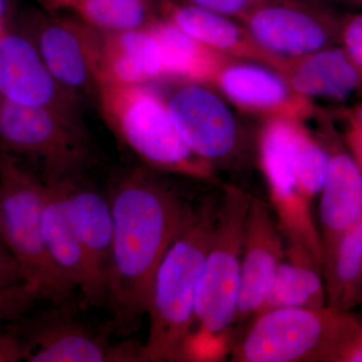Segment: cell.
I'll use <instances>...</instances> for the list:
<instances>
[{"label": "cell", "instance_id": "836d02e7", "mask_svg": "<svg viewBox=\"0 0 362 362\" xmlns=\"http://www.w3.org/2000/svg\"><path fill=\"white\" fill-rule=\"evenodd\" d=\"M13 13V0H0V21L8 23Z\"/></svg>", "mask_w": 362, "mask_h": 362}, {"label": "cell", "instance_id": "5b68a950", "mask_svg": "<svg viewBox=\"0 0 362 362\" xmlns=\"http://www.w3.org/2000/svg\"><path fill=\"white\" fill-rule=\"evenodd\" d=\"M351 311L279 308L261 312L233 337L232 362H335L354 324Z\"/></svg>", "mask_w": 362, "mask_h": 362}, {"label": "cell", "instance_id": "d6986e66", "mask_svg": "<svg viewBox=\"0 0 362 362\" xmlns=\"http://www.w3.org/2000/svg\"><path fill=\"white\" fill-rule=\"evenodd\" d=\"M326 306L322 267L304 245L285 240L284 257L258 313L271 309H321Z\"/></svg>", "mask_w": 362, "mask_h": 362}, {"label": "cell", "instance_id": "ffe728a7", "mask_svg": "<svg viewBox=\"0 0 362 362\" xmlns=\"http://www.w3.org/2000/svg\"><path fill=\"white\" fill-rule=\"evenodd\" d=\"M327 306L349 312L362 302V218L323 258Z\"/></svg>", "mask_w": 362, "mask_h": 362}, {"label": "cell", "instance_id": "1f68e13d", "mask_svg": "<svg viewBox=\"0 0 362 362\" xmlns=\"http://www.w3.org/2000/svg\"><path fill=\"white\" fill-rule=\"evenodd\" d=\"M189 2L190 4L209 9L214 13L233 16L249 8L252 0H189Z\"/></svg>", "mask_w": 362, "mask_h": 362}, {"label": "cell", "instance_id": "e0dca14e", "mask_svg": "<svg viewBox=\"0 0 362 362\" xmlns=\"http://www.w3.org/2000/svg\"><path fill=\"white\" fill-rule=\"evenodd\" d=\"M247 26L257 44L283 57L310 56L328 40L322 23L298 7H261L251 14Z\"/></svg>", "mask_w": 362, "mask_h": 362}, {"label": "cell", "instance_id": "d590c367", "mask_svg": "<svg viewBox=\"0 0 362 362\" xmlns=\"http://www.w3.org/2000/svg\"><path fill=\"white\" fill-rule=\"evenodd\" d=\"M7 28L6 23H4V21H0V35L4 32Z\"/></svg>", "mask_w": 362, "mask_h": 362}, {"label": "cell", "instance_id": "52a82bcc", "mask_svg": "<svg viewBox=\"0 0 362 362\" xmlns=\"http://www.w3.org/2000/svg\"><path fill=\"white\" fill-rule=\"evenodd\" d=\"M0 150L37 162L44 180L81 175L90 157L77 117L0 100Z\"/></svg>", "mask_w": 362, "mask_h": 362}, {"label": "cell", "instance_id": "e575fe53", "mask_svg": "<svg viewBox=\"0 0 362 362\" xmlns=\"http://www.w3.org/2000/svg\"><path fill=\"white\" fill-rule=\"evenodd\" d=\"M357 125H358V129H357V133L354 136V145H356L357 153H358L359 158H361L359 164L362 168V108L357 114Z\"/></svg>", "mask_w": 362, "mask_h": 362}, {"label": "cell", "instance_id": "7a4b0ae2", "mask_svg": "<svg viewBox=\"0 0 362 362\" xmlns=\"http://www.w3.org/2000/svg\"><path fill=\"white\" fill-rule=\"evenodd\" d=\"M220 199L194 204L154 276L147 315L149 328L141 361H185L195 303Z\"/></svg>", "mask_w": 362, "mask_h": 362}, {"label": "cell", "instance_id": "ac0fdd59", "mask_svg": "<svg viewBox=\"0 0 362 362\" xmlns=\"http://www.w3.org/2000/svg\"><path fill=\"white\" fill-rule=\"evenodd\" d=\"M100 33V83L146 85L165 76L160 47L148 28Z\"/></svg>", "mask_w": 362, "mask_h": 362}, {"label": "cell", "instance_id": "f1b7e54d", "mask_svg": "<svg viewBox=\"0 0 362 362\" xmlns=\"http://www.w3.org/2000/svg\"><path fill=\"white\" fill-rule=\"evenodd\" d=\"M335 362H362V319L356 316L345 337Z\"/></svg>", "mask_w": 362, "mask_h": 362}, {"label": "cell", "instance_id": "2e32d148", "mask_svg": "<svg viewBox=\"0 0 362 362\" xmlns=\"http://www.w3.org/2000/svg\"><path fill=\"white\" fill-rule=\"evenodd\" d=\"M329 154V169L320 192L318 213L323 258L343 233L362 218L361 164L344 151Z\"/></svg>", "mask_w": 362, "mask_h": 362}, {"label": "cell", "instance_id": "4dcf8cb0", "mask_svg": "<svg viewBox=\"0 0 362 362\" xmlns=\"http://www.w3.org/2000/svg\"><path fill=\"white\" fill-rule=\"evenodd\" d=\"M0 325V362L23 361V344L18 335L6 324V328Z\"/></svg>", "mask_w": 362, "mask_h": 362}, {"label": "cell", "instance_id": "603a6c76", "mask_svg": "<svg viewBox=\"0 0 362 362\" xmlns=\"http://www.w3.org/2000/svg\"><path fill=\"white\" fill-rule=\"evenodd\" d=\"M218 78L226 96L240 106L274 108L289 98V88L284 81L262 66H230L221 71Z\"/></svg>", "mask_w": 362, "mask_h": 362}, {"label": "cell", "instance_id": "7c38bea8", "mask_svg": "<svg viewBox=\"0 0 362 362\" xmlns=\"http://www.w3.org/2000/svg\"><path fill=\"white\" fill-rule=\"evenodd\" d=\"M284 254L285 240L273 209L252 197L245 223L233 337L263 306Z\"/></svg>", "mask_w": 362, "mask_h": 362}, {"label": "cell", "instance_id": "3957f363", "mask_svg": "<svg viewBox=\"0 0 362 362\" xmlns=\"http://www.w3.org/2000/svg\"><path fill=\"white\" fill-rule=\"evenodd\" d=\"M251 199L239 188L228 187L218 201L185 361H223L230 354L239 300L245 223Z\"/></svg>", "mask_w": 362, "mask_h": 362}, {"label": "cell", "instance_id": "74e56055", "mask_svg": "<svg viewBox=\"0 0 362 362\" xmlns=\"http://www.w3.org/2000/svg\"><path fill=\"white\" fill-rule=\"evenodd\" d=\"M1 99H2V98H1V97H0V100H1Z\"/></svg>", "mask_w": 362, "mask_h": 362}, {"label": "cell", "instance_id": "8fae6325", "mask_svg": "<svg viewBox=\"0 0 362 362\" xmlns=\"http://www.w3.org/2000/svg\"><path fill=\"white\" fill-rule=\"evenodd\" d=\"M164 101L183 140L209 166L238 153L242 141L239 126L214 90L190 81L178 85Z\"/></svg>", "mask_w": 362, "mask_h": 362}, {"label": "cell", "instance_id": "8992f818", "mask_svg": "<svg viewBox=\"0 0 362 362\" xmlns=\"http://www.w3.org/2000/svg\"><path fill=\"white\" fill-rule=\"evenodd\" d=\"M45 185L20 158L0 150V237L42 296L66 304L74 294L49 258L44 239Z\"/></svg>", "mask_w": 362, "mask_h": 362}, {"label": "cell", "instance_id": "6da1fadb", "mask_svg": "<svg viewBox=\"0 0 362 362\" xmlns=\"http://www.w3.org/2000/svg\"><path fill=\"white\" fill-rule=\"evenodd\" d=\"M107 195L114 243L106 305L112 329L130 334L147 314L157 269L194 204L146 165L119 176Z\"/></svg>", "mask_w": 362, "mask_h": 362}, {"label": "cell", "instance_id": "ba28073f", "mask_svg": "<svg viewBox=\"0 0 362 362\" xmlns=\"http://www.w3.org/2000/svg\"><path fill=\"white\" fill-rule=\"evenodd\" d=\"M54 305L8 323L23 344V361H141V345L130 341L112 345L106 333L66 312V304Z\"/></svg>", "mask_w": 362, "mask_h": 362}, {"label": "cell", "instance_id": "cb8c5ba5", "mask_svg": "<svg viewBox=\"0 0 362 362\" xmlns=\"http://www.w3.org/2000/svg\"><path fill=\"white\" fill-rule=\"evenodd\" d=\"M71 9L100 33L143 30L156 21L151 0H76Z\"/></svg>", "mask_w": 362, "mask_h": 362}, {"label": "cell", "instance_id": "9a60e30c", "mask_svg": "<svg viewBox=\"0 0 362 362\" xmlns=\"http://www.w3.org/2000/svg\"><path fill=\"white\" fill-rule=\"evenodd\" d=\"M66 178L44 180V239L52 264L74 291L84 295L89 283V272L84 252L71 213L69 180Z\"/></svg>", "mask_w": 362, "mask_h": 362}, {"label": "cell", "instance_id": "d4e9b609", "mask_svg": "<svg viewBox=\"0 0 362 362\" xmlns=\"http://www.w3.org/2000/svg\"><path fill=\"white\" fill-rule=\"evenodd\" d=\"M168 20L209 49H232L242 39V32L223 14L194 4H166Z\"/></svg>", "mask_w": 362, "mask_h": 362}, {"label": "cell", "instance_id": "30bf717a", "mask_svg": "<svg viewBox=\"0 0 362 362\" xmlns=\"http://www.w3.org/2000/svg\"><path fill=\"white\" fill-rule=\"evenodd\" d=\"M295 128L284 120L274 121L267 127L261 142L262 163L270 187L272 209L284 240L304 245L322 266V245L312 204L302 194L295 173Z\"/></svg>", "mask_w": 362, "mask_h": 362}, {"label": "cell", "instance_id": "83f0119b", "mask_svg": "<svg viewBox=\"0 0 362 362\" xmlns=\"http://www.w3.org/2000/svg\"><path fill=\"white\" fill-rule=\"evenodd\" d=\"M28 282L25 271L13 255L0 242V289Z\"/></svg>", "mask_w": 362, "mask_h": 362}, {"label": "cell", "instance_id": "277c9868", "mask_svg": "<svg viewBox=\"0 0 362 362\" xmlns=\"http://www.w3.org/2000/svg\"><path fill=\"white\" fill-rule=\"evenodd\" d=\"M97 99L112 131L145 165L201 180L211 176V166L188 147L165 101L148 84L101 82Z\"/></svg>", "mask_w": 362, "mask_h": 362}, {"label": "cell", "instance_id": "4fadbf2b", "mask_svg": "<svg viewBox=\"0 0 362 362\" xmlns=\"http://www.w3.org/2000/svg\"><path fill=\"white\" fill-rule=\"evenodd\" d=\"M0 97L80 118V100L52 77L33 40L8 28L0 35Z\"/></svg>", "mask_w": 362, "mask_h": 362}, {"label": "cell", "instance_id": "f546056e", "mask_svg": "<svg viewBox=\"0 0 362 362\" xmlns=\"http://www.w3.org/2000/svg\"><path fill=\"white\" fill-rule=\"evenodd\" d=\"M346 54L357 68L362 69V14L354 18L344 33Z\"/></svg>", "mask_w": 362, "mask_h": 362}, {"label": "cell", "instance_id": "484cf974", "mask_svg": "<svg viewBox=\"0 0 362 362\" xmlns=\"http://www.w3.org/2000/svg\"><path fill=\"white\" fill-rule=\"evenodd\" d=\"M293 159L298 185L307 201L320 194L329 169L330 154L303 131L295 128Z\"/></svg>", "mask_w": 362, "mask_h": 362}, {"label": "cell", "instance_id": "4316f807", "mask_svg": "<svg viewBox=\"0 0 362 362\" xmlns=\"http://www.w3.org/2000/svg\"><path fill=\"white\" fill-rule=\"evenodd\" d=\"M42 296L39 286L33 283L0 289V325L13 322L28 313Z\"/></svg>", "mask_w": 362, "mask_h": 362}, {"label": "cell", "instance_id": "44dd1931", "mask_svg": "<svg viewBox=\"0 0 362 362\" xmlns=\"http://www.w3.org/2000/svg\"><path fill=\"white\" fill-rule=\"evenodd\" d=\"M359 73L346 52L331 49L308 56L293 73L295 90L307 97L349 99L356 90Z\"/></svg>", "mask_w": 362, "mask_h": 362}, {"label": "cell", "instance_id": "5bb4252c", "mask_svg": "<svg viewBox=\"0 0 362 362\" xmlns=\"http://www.w3.org/2000/svg\"><path fill=\"white\" fill-rule=\"evenodd\" d=\"M69 202L89 272V283L83 298L94 306L106 305L114 243L113 214L108 195L78 175L69 180Z\"/></svg>", "mask_w": 362, "mask_h": 362}, {"label": "cell", "instance_id": "9c48e42d", "mask_svg": "<svg viewBox=\"0 0 362 362\" xmlns=\"http://www.w3.org/2000/svg\"><path fill=\"white\" fill-rule=\"evenodd\" d=\"M21 32L37 47L62 87L78 100L97 98L101 33L81 20L35 11L21 21Z\"/></svg>", "mask_w": 362, "mask_h": 362}, {"label": "cell", "instance_id": "d6a6232c", "mask_svg": "<svg viewBox=\"0 0 362 362\" xmlns=\"http://www.w3.org/2000/svg\"><path fill=\"white\" fill-rule=\"evenodd\" d=\"M44 7L45 11L54 13L59 9H71L76 0H37Z\"/></svg>", "mask_w": 362, "mask_h": 362}, {"label": "cell", "instance_id": "7402d4cb", "mask_svg": "<svg viewBox=\"0 0 362 362\" xmlns=\"http://www.w3.org/2000/svg\"><path fill=\"white\" fill-rule=\"evenodd\" d=\"M148 28L160 47L165 76L202 81L214 75L216 62L206 45L168 20H156Z\"/></svg>", "mask_w": 362, "mask_h": 362}, {"label": "cell", "instance_id": "8d00e7d4", "mask_svg": "<svg viewBox=\"0 0 362 362\" xmlns=\"http://www.w3.org/2000/svg\"><path fill=\"white\" fill-rule=\"evenodd\" d=\"M0 242H1V243H2V240H1V237H0Z\"/></svg>", "mask_w": 362, "mask_h": 362}]
</instances>
